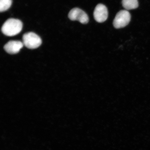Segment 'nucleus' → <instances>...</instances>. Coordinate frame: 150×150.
I'll use <instances>...</instances> for the list:
<instances>
[{
  "label": "nucleus",
  "instance_id": "nucleus-1",
  "mask_svg": "<svg viewBox=\"0 0 150 150\" xmlns=\"http://www.w3.org/2000/svg\"><path fill=\"white\" fill-rule=\"evenodd\" d=\"M23 28L21 21L14 18H9L4 23L1 28L2 33L7 36L12 37L19 33Z\"/></svg>",
  "mask_w": 150,
  "mask_h": 150
},
{
  "label": "nucleus",
  "instance_id": "nucleus-2",
  "mask_svg": "<svg viewBox=\"0 0 150 150\" xmlns=\"http://www.w3.org/2000/svg\"><path fill=\"white\" fill-rule=\"evenodd\" d=\"M22 39L24 45L30 49H35L38 48L42 42L40 37L33 32L24 34Z\"/></svg>",
  "mask_w": 150,
  "mask_h": 150
},
{
  "label": "nucleus",
  "instance_id": "nucleus-3",
  "mask_svg": "<svg viewBox=\"0 0 150 150\" xmlns=\"http://www.w3.org/2000/svg\"><path fill=\"white\" fill-rule=\"evenodd\" d=\"M131 15L126 10H121L116 15L113 24L116 29L123 28L128 25L131 20Z\"/></svg>",
  "mask_w": 150,
  "mask_h": 150
},
{
  "label": "nucleus",
  "instance_id": "nucleus-4",
  "mask_svg": "<svg viewBox=\"0 0 150 150\" xmlns=\"http://www.w3.org/2000/svg\"><path fill=\"white\" fill-rule=\"evenodd\" d=\"M68 17L71 20L78 21L83 24H87L89 20L88 15L82 9L78 8L71 9L69 13Z\"/></svg>",
  "mask_w": 150,
  "mask_h": 150
},
{
  "label": "nucleus",
  "instance_id": "nucleus-5",
  "mask_svg": "<svg viewBox=\"0 0 150 150\" xmlns=\"http://www.w3.org/2000/svg\"><path fill=\"white\" fill-rule=\"evenodd\" d=\"M94 18L99 23H102L107 19L108 12L107 8L104 5L99 4L96 6L93 12Z\"/></svg>",
  "mask_w": 150,
  "mask_h": 150
},
{
  "label": "nucleus",
  "instance_id": "nucleus-6",
  "mask_svg": "<svg viewBox=\"0 0 150 150\" xmlns=\"http://www.w3.org/2000/svg\"><path fill=\"white\" fill-rule=\"evenodd\" d=\"M23 42L18 40H11L5 45L4 48L7 53L10 54H17L23 48Z\"/></svg>",
  "mask_w": 150,
  "mask_h": 150
},
{
  "label": "nucleus",
  "instance_id": "nucleus-7",
  "mask_svg": "<svg viewBox=\"0 0 150 150\" xmlns=\"http://www.w3.org/2000/svg\"><path fill=\"white\" fill-rule=\"evenodd\" d=\"M122 5L126 10L136 9L139 6L138 0H122Z\"/></svg>",
  "mask_w": 150,
  "mask_h": 150
},
{
  "label": "nucleus",
  "instance_id": "nucleus-8",
  "mask_svg": "<svg viewBox=\"0 0 150 150\" xmlns=\"http://www.w3.org/2000/svg\"><path fill=\"white\" fill-rule=\"evenodd\" d=\"M12 0H0V11L3 12L7 11L12 4Z\"/></svg>",
  "mask_w": 150,
  "mask_h": 150
}]
</instances>
